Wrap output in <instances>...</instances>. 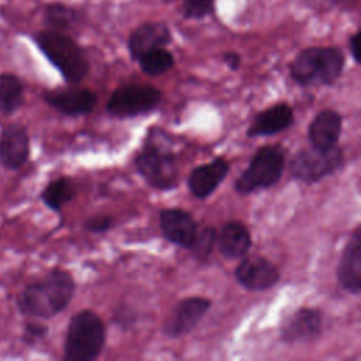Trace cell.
<instances>
[{"label": "cell", "mask_w": 361, "mask_h": 361, "mask_svg": "<svg viewBox=\"0 0 361 361\" xmlns=\"http://www.w3.org/2000/svg\"><path fill=\"white\" fill-rule=\"evenodd\" d=\"M345 65V56L336 47H309L302 49L290 63V76L300 86H324L334 83Z\"/></svg>", "instance_id": "cell-3"}, {"label": "cell", "mask_w": 361, "mask_h": 361, "mask_svg": "<svg viewBox=\"0 0 361 361\" xmlns=\"http://www.w3.org/2000/svg\"><path fill=\"white\" fill-rule=\"evenodd\" d=\"M24 97V85L21 79L10 72L0 73V111L13 114L21 104Z\"/></svg>", "instance_id": "cell-22"}, {"label": "cell", "mask_w": 361, "mask_h": 361, "mask_svg": "<svg viewBox=\"0 0 361 361\" xmlns=\"http://www.w3.org/2000/svg\"><path fill=\"white\" fill-rule=\"evenodd\" d=\"M162 99V92L151 85L130 83L117 87L109 102L107 111L111 116L127 118L152 111Z\"/></svg>", "instance_id": "cell-8"}, {"label": "cell", "mask_w": 361, "mask_h": 361, "mask_svg": "<svg viewBox=\"0 0 361 361\" xmlns=\"http://www.w3.org/2000/svg\"><path fill=\"white\" fill-rule=\"evenodd\" d=\"M165 3H173L178 0H164ZM180 10L185 18H203L213 13L214 0H179Z\"/></svg>", "instance_id": "cell-26"}, {"label": "cell", "mask_w": 361, "mask_h": 361, "mask_svg": "<svg viewBox=\"0 0 361 361\" xmlns=\"http://www.w3.org/2000/svg\"><path fill=\"white\" fill-rule=\"evenodd\" d=\"M343 128V118L340 113L331 109L322 110L314 116L309 126V140L313 147L331 148L337 145Z\"/></svg>", "instance_id": "cell-19"}, {"label": "cell", "mask_w": 361, "mask_h": 361, "mask_svg": "<svg viewBox=\"0 0 361 361\" xmlns=\"http://www.w3.org/2000/svg\"><path fill=\"white\" fill-rule=\"evenodd\" d=\"M344 162V155L340 147L317 148L307 147L296 152L289 164L290 173L295 179L302 182H317L334 173Z\"/></svg>", "instance_id": "cell-7"}, {"label": "cell", "mask_w": 361, "mask_h": 361, "mask_svg": "<svg viewBox=\"0 0 361 361\" xmlns=\"http://www.w3.org/2000/svg\"><path fill=\"white\" fill-rule=\"evenodd\" d=\"M323 314L314 307L296 310L281 327V340L288 344H302L316 340L322 333Z\"/></svg>", "instance_id": "cell-11"}, {"label": "cell", "mask_w": 361, "mask_h": 361, "mask_svg": "<svg viewBox=\"0 0 361 361\" xmlns=\"http://www.w3.org/2000/svg\"><path fill=\"white\" fill-rule=\"evenodd\" d=\"M361 228L355 227L341 252L337 279L343 289L353 295L361 290Z\"/></svg>", "instance_id": "cell-14"}, {"label": "cell", "mask_w": 361, "mask_h": 361, "mask_svg": "<svg viewBox=\"0 0 361 361\" xmlns=\"http://www.w3.org/2000/svg\"><path fill=\"white\" fill-rule=\"evenodd\" d=\"M113 226V219L106 214H97L85 221V227L93 233H103L107 231Z\"/></svg>", "instance_id": "cell-28"}, {"label": "cell", "mask_w": 361, "mask_h": 361, "mask_svg": "<svg viewBox=\"0 0 361 361\" xmlns=\"http://www.w3.org/2000/svg\"><path fill=\"white\" fill-rule=\"evenodd\" d=\"M230 165L224 158H216L212 162L196 166L188 178V188L197 199L209 197L228 175Z\"/></svg>", "instance_id": "cell-17"}, {"label": "cell", "mask_w": 361, "mask_h": 361, "mask_svg": "<svg viewBox=\"0 0 361 361\" xmlns=\"http://www.w3.org/2000/svg\"><path fill=\"white\" fill-rule=\"evenodd\" d=\"M34 42L66 83L76 85L86 78L89 61L83 49L69 35L55 30H44L34 35Z\"/></svg>", "instance_id": "cell-4"}, {"label": "cell", "mask_w": 361, "mask_h": 361, "mask_svg": "<svg viewBox=\"0 0 361 361\" xmlns=\"http://www.w3.org/2000/svg\"><path fill=\"white\" fill-rule=\"evenodd\" d=\"M217 240L216 230L213 227H204L203 230H197L196 237L189 250H192L195 258L199 261H204L213 251L214 244Z\"/></svg>", "instance_id": "cell-25"}, {"label": "cell", "mask_w": 361, "mask_h": 361, "mask_svg": "<svg viewBox=\"0 0 361 361\" xmlns=\"http://www.w3.org/2000/svg\"><path fill=\"white\" fill-rule=\"evenodd\" d=\"M358 41H360V34L354 32L353 35H350L348 38V49L350 54L353 56V59L358 63L360 62V56H358Z\"/></svg>", "instance_id": "cell-30"}, {"label": "cell", "mask_w": 361, "mask_h": 361, "mask_svg": "<svg viewBox=\"0 0 361 361\" xmlns=\"http://www.w3.org/2000/svg\"><path fill=\"white\" fill-rule=\"evenodd\" d=\"M334 1H337V3H344V4H351V3H354L355 0H334Z\"/></svg>", "instance_id": "cell-31"}, {"label": "cell", "mask_w": 361, "mask_h": 361, "mask_svg": "<svg viewBox=\"0 0 361 361\" xmlns=\"http://www.w3.org/2000/svg\"><path fill=\"white\" fill-rule=\"evenodd\" d=\"M47 333H48V327L45 324H41L37 322L27 323L23 333V341L28 345H34L39 340H42L47 336Z\"/></svg>", "instance_id": "cell-27"}, {"label": "cell", "mask_w": 361, "mask_h": 361, "mask_svg": "<svg viewBox=\"0 0 361 361\" xmlns=\"http://www.w3.org/2000/svg\"><path fill=\"white\" fill-rule=\"evenodd\" d=\"M137 62L140 63L144 73L149 76H158L168 72L173 66L175 59L172 52L162 47L148 51Z\"/></svg>", "instance_id": "cell-24"}, {"label": "cell", "mask_w": 361, "mask_h": 361, "mask_svg": "<svg viewBox=\"0 0 361 361\" xmlns=\"http://www.w3.org/2000/svg\"><path fill=\"white\" fill-rule=\"evenodd\" d=\"M212 302L202 296L182 299L176 303L164 323V333L176 338L192 331L210 309Z\"/></svg>", "instance_id": "cell-9"}, {"label": "cell", "mask_w": 361, "mask_h": 361, "mask_svg": "<svg viewBox=\"0 0 361 361\" xmlns=\"http://www.w3.org/2000/svg\"><path fill=\"white\" fill-rule=\"evenodd\" d=\"M76 195V186L72 179L61 176L51 180L41 192V200L51 210L59 212Z\"/></svg>", "instance_id": "cell-23"}, {"label": "cell", "mask_w": 361, "mask_h": 361, "mask_svg": "<svg viewBox=\"0 0 361 361\" xmlns=\"http://www.w3.org/2000/svg\"><path fill=\"white\" fill-rule=\"evenodd\" d=\"M295 117L293 110L286 103L274 104L258 113L247 130L248 137L274 135L292 126Z\"/></svg>", "instance_id": "cell-18"}, {"label": "cell", "mask_w": 361, "mask_h": 361, "mask_svg": "<svg viewBox=\"0 0 361 361\" xmlns=\"http://www.w3.org/2000/svg\"><path fill=\"white\" fill-rule=\"evenodd\" d=\"M44 100L48 106L65 116H82L94 109L97 96L93 90L85 87L58 89L45 92Z\"/></svg>", "instance_id": "cell-15"}, {"label": "cell", "mask_w": 361, "mask_h": 361, "mask_svg": "<svg viewBox=\"0 0 361 361\" xmlns=\"http://www.w3.org/2000/svg\"><path fill=\"white\" fill-rule=\"evenodd\" d=\"M134 164L140 175L155 189L169 190L178 183L176 155L169 137L159 128H152L142 148L135 154Z\"/></svg>", "instance_id": "cell-2"}, {"label": "cell", "mask_w": 361, "mask_h": 361, "mask_svg": "<svg viewBox=\"0 0 361 361\" xmlns=\"http://www.w3.org/2000/svg\"><path fill=\"white\" fill-rule=\"evenodd\" d=\"M251 234L240 221H228L221 227L219 235V248L227 259L243 258L251 247Z\"/></svg>", "instance_id": "cell-20"}, {"label": "cell", "mask_w": 361, "mask_h": 361, "mask_svg": "<svg viewBox=\"0 0 361 361\" xmlns=\"http://www.w3.org/2000/svg\"><path fill=\"white\" fill-rule=\"evenodd\" d=\"M235 279L248 290H267L279 279L278 268L264 257H247L240 261L234 271Z\"/></svg>", "instance_id": "cell-10"}, {"label": "cell", "mask_w": 361, "mask_h": 361, "mask_svg": "<svg viewBox=\"0 0 361 361\" xmlns=\"http://www.w3.org/2000/svg\"><path fill=\"white\" fill-rule=\"evenodd\" d=\"M223 61L231 71H237L241 63V56L237 52H226Z\"/></svg>", "instance_id": "cell-29"}, {"label": "cell", "mask_w": 361, "mask_h": 361, "mask_svg": "<svg viewBox=\"0 0 361 361\" xmlns=\"http://www.w3.org/2000/svg\"><path fill=\"white\" fill-rule=\"evenodd\" d=\"M75 279L66 269H51L41 279L28 283L18 295L17 309L34 319H51L72 300Z\"/></svg>", "instance_id": "cell-1"}, {"label": "cell", "mask_w": 361, "mask_h": 361, "mask_svg": "<svg viewBox=\"0 0 361 361\" xmlns=\"http://www.w3.org/2000/svg\"><path fill=\"white\" fill-rule=\"evenodd\" d=\"M106 343V327L103 320L89 309L75 313L68 324L63 360L65 361H93Z\"/></svg>", "instance_id": "cell-5"}, {"label": "cell", "mask_w": 361, "mask_h": 361, "mask_svg": "<svg viewBox=\"0 0 361 361\" xmlns=\"http://www.w3.org/2000/svg\"><path fill=\"white\" fill-rule=\"evenodd\" d=\"M159 227L168 241L186 250L190 248L197 233V224L193 216L176 207L159 212Z\"/></svg>", "instance_id": "cell-13"}, {"label": "cell", "mask_w": 361, "mask_h": 361, "mask_svg": "<svg viewBox=\"0 0 361 361\" xmlns=\"http://www.w3.org/2000/svg\"><path fill=\"white\" fill-rule=\"evenodd\" d=\"M171 41L172 32L165 23L148 21L131 31L127 47L131 59L138 61L148 51L166 47Z\"/></svg>", "instance_id": "cell-16"}, {"label": "cell", "mask_w": 361, "mask_h": 361, "mask_svg": "<svg viewBox=\"0 0 361 361\" xmlns=\"http://www.w3.org/2000/svg\"><path fill=\"white\" fill-rule=\"evenodd\" d=\"M30 157V137L24 126L13 123L0 133V164L10 171L20 169Z\"/></svg>", "instance_id": "cell-12"}, {"label": "cell", "mask_w": 361, "mask_h": 361, "mask_svg": "<svg viewBox=\"0 0 361 361\" xmlns=\"http://www.w3.org/2000/svg\"><path fill=\"white\" fill-rule=\"evenodd\" d=\"M285 154L278 145H264L251 158L247 169L234 182L235 192L248 195L274 186L282 176Z\"/></svg>", "instance_id": "cell-6"}, {"label": "cell", "mask_w": 361, "mask_h": 361, "mask_svg": "<svg viewBox=\"0 0 361 361\" xmlns=\"http://www.w3.org/2000/svg\"><path fill=\"white\" fill-rule=\"evenodd\" d=\"M79 20V10L63 3H49L44 8V23L49 30L63 32L78 25Z\"/></svg>", "instance_id": "cell-21"}]
</instances>
